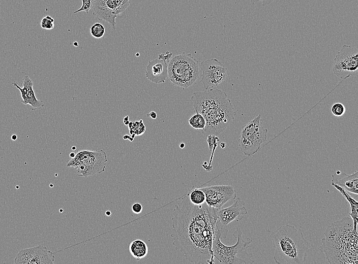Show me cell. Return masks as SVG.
I'll return each instance as SVG.
<instances>
[{
	"label": "cell",
	"instance_id": "obj_1",
	"mask_svg": "<svg viewBox=\"0 0 358 264\" xmlns=\"http://www.w3.org/2000/svg\"><path fill=\"white\" fill-rule=\"evenodd\" d=\"M217 210L206 203L194 205L187 194L174 206L170 235L173 246L192 263L215 262L212 244Z\"/></svg>",
	"mask_w": 358,
	"mask_h": 264
},
{
	"label": "cell",
	"instance_id": "obj_2",
	"mask_svg": "<svg viewBox=\"0 0 358 264\" xmlns=\"http://www.w3.org/2000/svg\"><path fill=\"white\" fill-rule=\"evenodd\" d=\"M191 101L195 112L204 118L206 124L202 132L205 136H219L234 119L236 113L226 92L220 89L196 91Z\"/></svg>",
	"mask_w": 358,
	"mask_h": 264
},
{
	"label": "cell",
	"instance_id": "obj_3",
	"mask_svg": "<svg viewBox=\"0 0 358 264\" xmlns=\"http://www.w3.org/2000/svg\"><path fill=\"white\" fill-rule=\"evenodd\" d=\"M319 247L330 263H357V233L348 217L336 221L324 232Z\"/></svg>",
	"mask_w": 358,
	"mask_h": 264
},
{
	"label": "cell",
	"instance_id": "obj_4",
	"mask_svg": "<svg viewBox=\"0 0 358 264\" xmlns=\"http://www.w3.org/2000/svg\"><path fill=\"white\" fill-rule=\"evenodd\" d=\"M275 248L274 259L278 264H302L307 257L309 242L301 228L288 224L281 226L270 235Z\"/></svg>",
	"mask_w": 358,
	"mask_h": 264
},
{
	"label": "cell",
	"instance_id": "obj_5",
	"mask_svg": "<svg viewBox=\"0 0 358 264\" xmlns=\"http://www.w3.org/2000/svg\"><path fill=\"white\" fill-rule=\"evenodd\" d=\"M233 237L236 239V242L232 246H227L221 241L220 234L215 226L213 239L212 248L214 254L220 262L226 264H251L254 262L252 253L247 252V249L252 240L242 238V232L240 228L233 233Z\"/></svg>",
	"mask_w": 358,
	"mask_h": 264
},
{
	"label": "cell",
	"instance_id": "obj_6",
	"mask_svg": "<svg viewBox=\"0 0 358 264\" xmlns=\"http://www.w3.org/2000/svg\"><path fill=\"white\" fill-rule=\"evenodd\" d=\"M168 75L175 86L188 88L195 84L199 78L198 62L191 54L184 52L176 55L168 63Z\"/></svg>",
	"mask_w": 358,
	"mask_h": 264
},
{
	"label": "cell",
	"instance_id": "obj_7",
	"mask_svg": "<svg viewBox=\"0 0 358 264\" xmlns=\"http://www.w3.org/2000/svg\"><path fill=\"white\" fill-rule=\"evenodd\" d=\"M107 162V154L102 149L81 150L71 158L67 167L74 168L78 176L86 177L104 172Z\"/></svg>",
	"mask_w": 358,
	"mask_h": 264
},
{
	"label": "cell",
	"instance_id": "obj_8",
	"mask_svg": "<svg viewBox=\"0 0 358 264\" xmlns=\"http://www.w3.org/2000/svg\"><path fill=\"white\" fill-rule=\"evenodd\" d=\"M267 131L262 126L261 114L249 121L243 127L238 139L241 151L248 156L255 154L266 141Z\"/></svg>",
	"mask_w": 358,
	"mask_h": 264
},
{
	"label": "cell",
	"instance_id": "obj_9",
	"mask_svg": "<svg viewBox=\"0 0 358 264\" xmlns=\"http://www.w3.org/2000/svg\"><path fill=\"white\" fill-rule=\"evenodd\" d=\"M357 69L358 49L348 45H343L334 59V74L345 80L355 74Z\"/></svg>",
	"mask_w": 358,
	"mask_h": 264
},
{
	"label": "cell",
	"instance_id": "obj_10",
	"mask_svg": "<svg viewBox=\"0 0 358 264\" xmlns=\"http://www.w3.org/2000/svg\"><path fill=\"white\" fill-rule=\"evenodd\" d=\"M131 0H95L92 7L93 15L104 21L116 29V18L130 6Z\"/></svg>",
	"mask_w": 358,
	"mask_h": 264
},
{
	"label": "cell",
	"instance_id": "obj_11",
	"mask_svg": "<svg viewBox=\"0 0 358 264\" xmlns=\"http://www.w3.org/2000/svg\"><path fill=\"white\" fill-rule=\"evenodd\" d=\"M230 206L217 210L216 225L219 230L220 237L225 239L228 234L227 225L233 221H240L247 214L245 203L240 197L234 200Z\"/></svg>",
	"mask_w": 358,
	"mask_h": 264
},
{
	"label": "cell",
	"instance_id": "obj_12",
	"mask_svg": "<svg viewBox=\"0 0 358 264\" xmlns=\"http://www.w3.org/2000/svg\"><path fill=\"white\" fill-rule=\"evenodd\" d=\"M202 78L201 82L207 90L218 86L226 77V67L216 58L206 59L201 63Z\"/></svg>",
	"mask_w": 358,
	"mask_h": 264
},
{
	"label": "cell",
	"instance_id": "obj_13",
	"mask_svg": "<svg viewBox=\"0 0 358 264\" xmlns=\"http://www.w3.org/2000/svg\"><path fill=\"white\" fill-rule=\"evenodd\" d=\"M205 193V203L210 207L221 208L227 202L234 200L236 192L231 185H211L199 187Z\"/></svg>",
	"mask_w": 358,
	"mask_h": 264
},
{
	"label": "cell",
	"instance_id": "obj_14",
	"mask_svg": "<svg viewBox=\"0 0 358 264\" xmlns=\"http://www.w3.org/2000/svg\"><path fill=\"white\" fill-rule=\"evenodd\" d=\"M55 256L46 247L38 245L21 250L16 255L14 263L20 264H53Z\"/></svg>",
	"mask_w": 358,
	"mask_h": 264
},
{
	"label": "cell",
	"instance_id": "obj_15",
	"mask_svg": "<svg viewBox=\"0 0 358 264\" xmlns=\"http://www.w3.org/2000/svg\"><path fill=\"white\" fill-rule=\"evenodd\" d=\"M173 53L166 51L158 58L148 61L145 69V76L150 81L156 83H164L168 76V64Z\"/></svg>",
	"mask_w": 358,
	"mask_h": 264
},
{
	"label": "cell",
	"instance_id": "obj_16",
	"mask_svg": "<svg viewBox=\"0 0 358 264\" xmlns=\"http://www.w3.org/2000/svg\"><path fill=\"white\" fill-rule=\"evenodd\" d=\"M22 87H20L17 83H13L20 92L22 101L24 105L29 104L34 109L39 108L44 106L42 101L37 98L33 90V82L27 75L22 79Z\"/></svg>",
	"mask_w": 358,
	"mask_h": 264
},
{
	"label": "cell",
	"instance_id": "obj_17",
	"mask_svg": "<svg viewBox=\"0 0 358 264\" xmlns=\"http://www.w3.org/2000/svg\"><path fill=\"white\" fill-rule=\"evenodd\" d=\"M331 184H336L347 192L358 194V171L350 175L337 171L332 175Z\"/></svg>",
	"mask_w": 358,
	"mask_h": 264
},
{
	"label": "cell",
	"instance_id": "obj_18",
	"mask_svg": "<svg viewBox=\"0 0 358 264\" xmlns=\"http://www.w3.org/2000/svg\"><path fill=\"white\" fill-rule=\"evenodd\" d=\"M336 189H337L341 194L346 199L350 206V212L349 215L351 216L353 221V228L354 232L357 233V208L358 203L351 195H350L347 191L336 184H331Z\"/></svg>",
	"mask_w": 358,
	"mask_h": 264
},
{
	"label": "cell",
	"instance_id": "obj_19",
	"mask_svg": "<svg viewBox=\"0 0 358 264\" xmlns=\"http://www.w3.org/2000/svg\"><path fill=\"white\" fill-rule=\"evenodd\" d=\"M129 250L131 255L137 260L144 258L148 252L147 244L140 239H136L131 242Z\"/></svg>",
	"mask_w": 358,
	"mask_h": 264
},
{
	"label": "cell",
	"instance_id": "obj_20",
	"mask_svg": "<svg viewBox=\"0 0 358 264\" xmlns=\"http://www.w3.org/2000/svg\"><path fill=\"white\" fill-rule=\"evenodd\" d=\"M187 195L190 202L194 205H201L205 203V194L199 188L191 190Z\"/></svg>",
	"mask_w": 358,
	"mask_h": 264
},
{
	"label": "cell",
	"instance_id": "obj_21",
	"mask_svg": "<svg viewBox=\"0 0 358 264\" xmlns=\"http://www.w3.org/2000/svg\"><path fill=\"white\" fill-rule=\"evenodd\" d=\"M128 125L131 137L133 139L135 136L142 135L145 130L142 120L130 122Z\"/></svg>",
	"mask_w": 358,
	"mask_h": 264
},
{
	"label": "cell",
	"instance_id": "obj_22",
	"mask_svg": "<svg viewBox=\"0 0 358 264\" xmlns=\"http://www.w3.org/2000/svg\"><path fill=\"white\" fill-rule=\"evenodd\" d=\"M189 123L191 127L196 129L203 130L205 126L206 122L203 116L199 113L193 115L189 119Z\"/></svg>",
	"mask_w": 358,
	"mask_h": 264
},
{
	"label": "cell",
	"instance_id": "obj_23",
	"mask_svg": "<svg viewBox=\"0 0 358 264\" xmlns=\"http://www.w3.org/2000/svg\"><path fill=\"white\" fill-rule=\"evenodd\" d=\"M91 35L95 38L100 39L102 38L105 32V29L102 24L96 22L93 24L90 29Z\"/></svg>",
	"mask_w": 358,
	"mask_h": 264
},
{
	"label": "cell",
	"instance_id": "obj_24",
	"mask_svg": "<svg viewBox=\"0 0 358 264\" xmlns=\"http://www.w3.org/2000/svg\"><path fill=\"white\" fill-rule=\"evenodd\" d=\"M331 111L333 115L336 117L342 116L346 112L344 105L341 103H336L333 105Z\"/></svg>",
	"mask_w": 358,
	"mask_h": 264
},
{
	"label": "cell",
	"instance_id": "obj_25",
	"mask_svg": "<svg viewBox=\"0 0 358 264\" xmlns=\"http://www.w3.org/2000/svg\"><path fill=\"white\" fill-rule=\"evenodd\" d=\"M81 6L77 10L74 12V14H76L80 12H85L88 14L90 10L92 8L95 0H81Z\"/></svg>",
	"mask_w": 358,
	"mask_h": 264
},
{
	"label": "cell",
	"instance_id": "obj_26",
	"mask_svg": "<svg viewBox=\"0 0 358 264\" xmlns=\"http://www.w3.org/2000/svg\"><path fill=\"white\" fill-rule=\"evenodd\" d=\"M54 19L50 16H46L41 21V26L46 29H52L54 26Z\"/></svg>",
	"mask_w": 358,
	"mask_h": 264
},
{
	"label": "cell",
	"instance_id": "obj_27",
	"mask_svg": "<svg viewBox=\"0 0 358 264\" xmlns=\"http://www.w3.org/2000/svg\"><path fill=\"white\" fill-rule=\"evenodd\" d=\"M207 142L208 145V149L212 151L214 148V146H217V142L219 141L218 137L214 135H209L207 136Z\"/></svg>",
	"mask_w": 358,
	"mask_h": 264
},
{
	"label": "cell",
	"instance_id": "obj_28",
	"mask_svg": "<svg viewBox=\"0 0 358 264\" xmlns=\"http://www.w3.org/2000/svg\"><path fill=\"white\" fill-rule=\"evenodd\" d=\"M142 209L143 208L141 204L139 202L134 203L131 207L132 212L136 214L141 213Z\"/></svg>",
	"mask_w": 358,
	"mask_h": 264
},
{
	"label": "cell",
	"instance_id": "obj_29",
	"mask_svg": "<svg viewBox=\"0 0 358 264\" xmlns=\"http://www.w3.org/2000/svg\"><path fill=\"white\" fill-rule=\"evenodd\" d=\"M252 4H254V3L261 1L262 6H265L266 5H269L270 3H271L273 0H250Z\"/></svg>",
	"mask_w": 358,
	"mask_h": 264
},
{
	"label": "cell",
	"instance_id": "obj_30",
	"mask_svg": "<svg viewBox=\"0 0 358 264\" xmlns=\"http://www.w3.org/2000/svg\"><path fill=\"white\" fill-rule=\"evenodd\" d=\"M147 116L151 117L152 119H156L157 117V114L155 111H151L149 113L147 114Z\"/></svg>",
	"mask_w": 358,
	"mask_h": 264
},
{
	"label": "cell",
	"instance_id": "obj_31",
	"mask_svg": "<svg viewBox=\"0 0 358 264\" xmlns=\"http://www.w3.org/2000/svg\"><path fill=\"white\" fill-rule=\"evenodd\" d=\"M123 139H124V140L129 139V140L130 141H131V142H132V141H133V140H134L133 138H132L131 137L129 136L128 135H125L123 136Z\"/></svg>",
	"mask_w": 358,
	"mask_h": 264
},
{
	"label": "cell",
	"instance_id": "obj_32",
	"mask_svg": "<svg viewBox=\"0 0 358 264\" xmlns=\"http://www.w3.org/2000/svg\"><path fill=\"white\" fill-rule=\"evenodd\" d=\"M17 139V136L15 134H13L11 136V139L13 141L16 140Z\"/></svg>",
	"mask_w": 358,
	"mask_h": 264
},
{
	"label": "cell",
	"instance_id": "obj_33",
	"mask_svg": "<svg viewBox=\"0 0 358 264\" xmlns=\"http://www.w3.org/2000/svg\"><path fill=\"white\" fill-rule=\"evenodd\" d=\"M75 156V153L73 152H72L69 154V156L71 158H73V157H74Z\"/></svg>",
	"mask_w": 358,
	"mask_h": 264
},
{
	"label": "cell",
	"instance_id": "obj_34",
	"mask_svg": "<svg viewBox=\"0 0 358 264\" xmlns=\"http://www.w3.org/2000/svg\"><path fill=\"white\" fill-rule=\"evenodd\" d=\"M220 145L222 148H225V147L226 146V144L224 142H221L220 143Z\"/></svg>",
	"mask_w": 358,
	"mask_h": 264
},
{
	"label": "cell",
	"instance_id": "obj_35",
	"mask_svg": "<svg viewBox=\"0 0 358 264\" xmlns=\"http://www.w3.org/2000/svg\"><path fill=\"white\" fill-rule=\"evenodd\" d=\"M105 214L107 216H110L111 214V213L110 211H106L105 212Z\"/></svg>",
	"mask_w": 358,
	"mask_h": 264
},
{
	"label": "cell",
	"instance_id": "obj_36",
	"mask_svg": "<svg viewBox=\"0 0 358 264\" xmlns=\"http://www.w3.org/2000/svg\"><path fill=\"white\" fill-rule=\"evenodd\" d=\"M185 145L183 143H181L180 145V147L182 149L184 148L185 147Z\"/></svg>",
	"mask_w": 358,
	"mask_h": 264
},
{
	"label": "cell",
	"instance_id": "obj_37",
	"mask_svg": "<svg viewBox=\"0 0 358 264\" xmlns=\"http://www.w3.org/2000/svg\"><path fill=\"white\" fill-rule=\"evenodd\" d=\"M129 117L128 116H126L124 117L123 118V121L129 120Z\"/></svg>",
	"mask_w": 358,
	"mask_h": 264
},
{
	"label": "cell",
	"instance_id": "obj_38",
	"mask_svg": "<svg viewBox=\"0 0 358 264\" xmlns=\"http://www.w3.org/2000/svg\"><path fill=\"white\" fill-rule=\"evenodd\" d=\"M129 122H129V120H127V121H124V124H125L126 125H128L129 124Z\"/></svg>",
	"mask_w": 358,
	"mask_h": 264
},
{
	"label": "cell",
	"instance_id": "obj_39",
	"mask_svg": "<svg viewBox=\"0 0 358 264\" xmlns=\"http://www.w3.org/2000/svg\"><path fill=\"white\" fill-rule=\"evenodd\" d=\"M73 44L74 46L76 47H77L78 46V43L77 42H74Z\"/></svg>",
	"mask_w": 358,
	"mask_h": 264
},
{
	"label": "cell",
	"instance_id": "obj_40",
	"mask_svg": "<svg viewBox=\"0 0 358 264\" xmlns=\"http://www.w3.org/2000/svg\"><path fill=\"white\" fill-rule=\"evenodd\" d=\"M72 150H75L76 149V147L75 146H73L71 148Z\"/></svg>",
	"mask_w": 358,
	"mask_h": 264
},
{
	"label": "cell",
	"instance_id": "obj_41",
	"mask_svg": "<svg viewBox=\"0 0 358 264\" xmlns=\"http://www.w3.org/2000/svg\"><path fill=\"white\" fill-rule=\"evenodd\" d=\"M59 211H60V212H62L63 210V209L62 210L60 209Z\"/></svg>",
	"mask_w": 358,
	"mask_h": 264
},
{
	"label": "cell",
	"instance_id": "obj_42",
	"mask_svg": "<svg viewBox=\"0 0 358 264\" xmlns=\"http://www.w3.org/2000/svg\"><path fill=\"white\" fill-rule=\"evenodd\" d=\"M136 55L137 56H138L139 55V54L137 53L136 54Z\"/></svg>",
	"mask_w": 358,
	"mask_h": 264
},
{
	"label": "cell",
	"instance_id": "obj_43",
	"mask_svg": "<svg viewBox=\"0 0 358 264\" xmlns=\"http://www.w3.org/2000/svg\"><path fill=\"white\" fill-rule=\"evenodd\" d=\"M50 186H51V187H52L53 185L52 184H50Z\"/></svg>",
	"mask_w": 358,
	"mask_h": 264
}]
</instances>
